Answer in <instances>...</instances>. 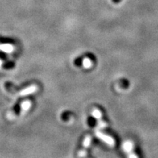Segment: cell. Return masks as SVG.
Listing matches in <instances>:
<instances>
[{"mask_svg":"<svg viewBox=\"0 0 158 158\" xmlns=\"http://www.w3.org/2000/svg\"><path fill=\"white\" fill-rule=\"evenodd\" d=\"M5 89L9 93L13 94H18V95L24 96L27 94H30L37 92V86L36 84H31L27 87L23 88L21 89H18L14 84H13L10 82H6L5 84Z\"/></svg>","mask_w":158,"mask_h":158,"instance_id":"obj_1","label":"cell"},{"mask_svg":"<svg viewBox=\"0 0 158 158\" xmlns=\"http://www.w3.org/2000/svg\"><path fill=\"white\" fill-rule=\"evenodd\" d=\"M31 106V102L29 101V100H25V101L21 102V103L17 108H15V109H13L12 111L10 112L7 114V118L9 119H13L16 117L17 116H19V114L23 113V111H26L30 108Z\"/></svg>","mask_w":158,"mask_h":158,"instance_id":"obj_2","label":"cell"},{"mask_svg":"<svg viewBox=\"0 0 158 158\" xmlns=\"http://www.w3.org/2000/svg\"><path fill=\"white\" fill-rule=\"evenodd\" d=\"M96 135L97 137L100 138V140H102L104 143H107L108 145L113 147L114 144H115V141H114L113 138L110 137V136H108L107 135H105L104 133H101L100 131H96Z\"/></svg>","mask_w":158,"mask_h":158,"instance_id":"obj_3","label":"cell"},{"mask_svg":"<svg viewBox=\"0 0 158 158\" xmlns=\"http://www.w3.org/2000/svg\"><path fill=\"white\" fill-rule=\"evenodd\" d=\"M91 141H92V138H91L90 135L86 136V138L84 140V142H83V147L84 148L78 153L79 157H85L86 155V149L89 147Z\"/></svg>","mask_w":158,"mask_h":158,"instance_id":"obj_4","label":"cell"},{"mask_svg":"<svg viewBox=\"0 0 158 158\" xmlns=\"http://www.w3.org/2000/svg\"><path fill=\"white\" fill-rule=\"evenodd\" d=\"M133 148V143L130 141H125L123 144H122V149H123L124 152L126 153H131Z\"/></svg>","mask_w":158,"mask_h":158,"instance_id":"obj_5","label":"cell"},{"mask_svg":"<svg viewBox=\"0 0 158 158\" xmlns=\"http://www.w3.org/2000/svg\"><path fill=\"white\" fill-rule=\"evenodd\" d=\"M92 116H94L96 119L99 121H101L102 120V114L100 112V110H99L98 109H94L92 110Z\"/></svg>","mask_w":158,"mask_h":158,"instance_id":"obj_6","label":"cell"},{"mask_svg":"<svg viewBox=\"0 0 158 158\" xmlns=\"http://www.w3.org/2000/svg\"><path fill=\"white\" fill-rule=\"evenodd\" d=\"M83 64H84V68H90V67L92 66V61H91L89 58H85L84 59V62H83Z\"/></svg>","mask_w":158,"mask_h":158,"instance_id":"obj_7","label":"cell"},{"mask_svg":"<svg viewBox=\"0 0 158 158\" xmlns=\"http://www.w3.org/2000/svg\"><path fill=\"white\" fill-rule=\"evenodd\" d=\"M12 47L13 46H11V45H0V49L7 51V52H10V51H13Z\"/></svg>","mask_w":158,"mask_h":158,"instance_id":"obj_8","label":"cell"},{"mask_svg":"<svg viewBox=\"0 0 158 158\" xmlns=\"http://www.w3.org/2000/svg\"><path fill=\"white\" fill-rule=\"evenodd\" d=\"M128 157H137V155H133V154H130V155H128Z\"/></svg>","mask_w":158,"mask_h":158,"instance_id":"obj_9","label":"cell"}]
</instances>
